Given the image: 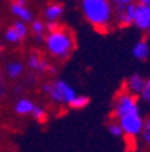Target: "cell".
<instances>
[{
    "instance_id": "cell-1",
    "label": "cell",
    "mask_w": 150,
    "mask_h": 152,
    "mask_svg": "<svg viewBox=\"0 0 150 152\" xmlns=\"http://www.w3.org/2000/svg\"><path fill=\"white\" fill-rule=\"evenodd\" d=\"M45 48L47 53L58 60L68 58L76 48L75 34L70 28L61 27L54 33H47L45 35Z\"/></svg>"
},
{
    "instance_id": "cell-2",
    "label": "cell",
    "mask_w": 150,
    "mask_h": 152,
    "mask_svg": "<svg viewBox=\"0 0 150 152\" xmlns=\"http://www.w3.org/2000/svg\"><path fill=\"white\" fill-rule=\"evenodd\" d=\"M81 10L85 19L99 30H106L112 20L114 11L109 0H81Z\"/></svg>"
},
{
    "instance_id": "cell-3",
    "label": "cell",
    "mask_w": 150,
    "mask_h": 152,
    "mask_svg": "<svg viewBox=\"0 0 150 152\" xmlns=\"http://www.w3.org/2000/svg\"><path fill=\"white\" fill-rule=\"evenodd\" d=\"M133 114H139L138 111V99L131 92L126 91L119 92L114 103V115L118 120Z\"/></svg>"
},
{
    "instance_id": "cell-4",
    "label": "cell",
    "mask_w": 150,
    "mask_h": 152,
    "mask_svg": "<svg viewBox=\"0 0 150 152\" xmlns=\"http://www.w3.org/2000/svg\"><path fill=\"white\" fill-rule=\"evenodd\" d=\"M76 91L73 90V87L65 80H54L50 82V91L47 94V96L50 98V101L54 102L57 104H68L75 99Z\"/></svg>"
},
{
    "instance_id": "cell-5",
    "label": "cell",
    "mask_w": 150,
    "mask_h": 152,
    "mask_svg": "<svg viewBox=\"0 0 150 152\" xmlns=\"http://www.w3.org/2000/svg\"><path fill=\"white\" fill-rule=\"evenodd\" d=\"M119 125L123 129V134L127 137H135L143 129V120L141 118L139 114H133V115H127L119 120Z\"/></svg>"
},
{
    "instance_id": "cell-6",
    "label": "cell",
    "mask_w": 150,
    "mask_h": 152,
    "mask_svg": "<svg viewBox=\"0 0 150 152\" xmlns=\"http://www.w3.org/2000/svg\"><path fill=\"white\" fill-rule=\"evenodd\" d=\"M135 10H137V4H134V3L128 4L126 7H122V6L116 7V18H118L119 23L122 26L134 25Z\"/></svg>"
},
{
    "instance_id": "cell-7",
    "label": "cell",
    "mask_w": 150,
    "mask_h": 152,
    "mask_svg": "<svg viewBox=\"0 0 150 152\" xmlns=\"http://www.w3.org/2000/svg\"><path fill=\"white\" fill-rule=\"evenodd\" d=\"M134 25L141 30H149L150 31V8L143 4H137L135 10Z\"/></svg>"
},
{
    "instance_id": "cell-8",
    "label": "cell",
    "mask_w": 150,
    "mask_h": 152,
    "mask_svg": "<svg viewBox=\"0 0 150 152\" xmlns=\"http://www.w3.org/2000/svg\"><path fill=\"white\" fill-rule=\"evenodd\" d=\"M9 11L14 16L18 18V20H22L25 23H31L34 20V12L28 8L27 6H20V4L15 3V1H11L9 4Z\"/></svg>"
},
{
    "instance_id": "cell-9",
    "label": "cell",
    "mask_w": 150,
    "mask_h": 152,
    "mask_svg": "<svg viewBox=\"0 0 150 152\" xmlns=\"http://www.w3.org/2000/svg\"><path fill=\"white\" fill-rule=\"evenodd\" d=\"M64 11H65V8L61 3H50L45 7L43 16L46 19V22H57L59 18H62Z\"/></svg>"
},
{
    "instance_id": "cell-10",
    "label": "cell",
    "mask_w": 150,
    "mask_h": 152,
    "mask_svg": "<svg viewBox=\"0 0 150 152\" xmlns=\"http://www.w3.org/2000/svg\"><path fill=\"white\" fill-rule=\"evenodd\" d=\"M143 87H145V80L139 75H137V73L131 75L127 79V82H126V90L128 92H131L133 95H135V96L141 94Z\"/></svg>"
},
{
    "instance_id": "cell-11",
    "label": "cell",
    "mask_w": 150,
    "mask_h": 152,
    "mask_svg": "<svg viewBox=\"0 0 150 152\" xmlns=\"http://www.w3.org/2000/svg\"><path fill=\"white\" fill-rule=\"evenodd\" d=\"M25 72V64L19 60H12L7 63L6 65V73L9 79H19Z\"/></svg>"
},
{
    "instance_id": "cell-12",
    "label": "cell",
    "mask_w": 150,
    "mask_h": 152,
    "mask_svg": "<svg viewBox=\"0 0 150 152\" xmlns=\"http://www.w3.org/2000/svg\"><path fill=\"white\" fill-rule=\"evenodd\" d=\"M35 107V103L33 101H30L28 98H20L16 101L15 103V113L18 115H28L31 114L33 110Z\"/></svg>"
},
{
    "instance_id": "cell-13",
    "label": "cell",
    "mask_w": 150,
    "mask_h": 152,
    "mask_svg": "<svg viewBox=\"0 0 150 152\" xmlns=\"http://www.w3.org/2000/svg\"><path fill=\"white\" fill-rule=\"evenodd\" d=\"M133 54L138 60H146L147 56H149V45H147V42L145 39L138 41L135 44L134 49H133Z\"/></svg>"
},
{
    "instance_id": "cell-14",
    "label": "cell",
    "mask_w": 150,
    "mask_h": 152,
    "mask_svg": "<svg viewBox=\"0 0 150 152\" xmlns=\"http://www.w3.org/2000/svg\"><path fill=\"white\" fill-rule=\"evenodd\" d=\"M45 57H42L38 52H31L27 57V66L31 71H35V72H39V66H41L42 61H43Z\"/></svg>"
},
{
    "instance_id": "cell-15",
    "label": "cell",
    "mask_w": 150,
    "mask_h": 152,
    "mask_svg": "<svg viewBox=\"0 0 150 152\" xmlns=\"http://www.w3.org/2000/svg\"><path fill=\"white\" fill-rule=\"evenodd\" d=\"M88 103H89V96H87V95H76L75 99L69 103V107L75 109V110H80V109H84Z\"/></svg>"
},
{
    "instance_id": "cell-16",
    "label": "cell",
    "mask_w": 150,
    "mask_h": 152,
    "mask_svg": "<svg viewBox=\"0 0 150 152\" xmlns=\"http://www.w3.org/2000/svg\"><path fill=\"white\" fill-rule=\"evenodd\" d=\"M4 38H6V41L9 42V44H20V42L23 41L22 38H20V35L18 34V31H16L12 26H9V27L6 30Z\"/></svg>"
},
{
    "instance_id": "cell-17",
    "label": "cell",
    "mask_w": 150,
    "mask_h": 152,
    "mask_svg": "<svg viewBox=\"0 0 150 152\" xmlns=\"http://www.w3.org/2000/svg\"><path fill=\"white\" fill-rule=\"evenodd\" d=\"M45 30H46V26L45 22L41 19H34L31 22V31L34 35H43Z\"/></svg>"
},
{
    "instance_id": "cell-18",
    "label": "cell",
    "mask_w": 150,
    "mask_h": 152,
    "mask_svg": "<svg viewBox=\"0 0 150 152\" xmlns=\"http://www.w3.org/2000/svg\"><path fill=\"white\" fill-rule=\"evenodd\" d=\"M31 115L35 121H38V122H45L46 118H47L46 110H45L42 106H38V104H35V107H34V110H33Z\"/></svg>"
},
{
    "instance_id": "cell-19",
    "label": "cell",
    "mask_w": 150,
    "mask_h": 152,
    "mask_svg": "<svg viewBox=\"0 0 150 152\" xmlns=\"http://www.w3.org/2000/svg\"><path fill=\"white\" fill-rule=\"evenodd\" d=\"M11 26H12L16 31H18V34L20 35V38H22V39H25V38L27 37L28 28H27V25H26L25 22H22V20H15V22H14Z\"/></svg>"
},
{
    "instance_id": "cell-20",
    "label": "cell",
    "mask_w": 150,
    "mask_h": 152,
    "mask_svg": "<svg viewBox=\"0 0 150 152\" xmlns=\"http://www.w3.org/2000/svg\"><path fill=\"white\" fill-rule=\"evenodd\" d=\"M107 129H108V132L111 133L114 137H122L123 136V129H122V126L119 125L118 121L109 122L108 125H107Z\"/></svg>"
},
{
    "instance_id": "cell-21",
    "label": "cell",
    "mask_w": 150,
    "mask_h": 152,
    "mask_svg": "<svg viewBox=\"0 0 150 152\" xmlns=\"http://www.w3.org/2000/svg\"><path fill=\"white\" fill-rule=\"evenodd\" d=\"M141 136L142 140L146 142L147 145H150V118H147L143 122V129L141 132Z\"/></svg>"
},
{
    "instance_id": "cell-22",
    "label": "cell",
    "mask_w": 150,
    "mask_h": 152,
    "mask_svg": "<svg viewBox=\"0 0 150 152\" xmlns=\"http://www.w3.org/2000/svg\"><path fill=\"white\" fill-rule=\"evenodd\" d=\"M141 96H142L143 101L150 102V79L145 82V87H143V90H142V92H141Z\"/></svg>"
},
{
    "instance_id": "cell-23",
    "label": "cell",
    "mask_w": 150,
    "mask_h": 152,
    "mask_svg": "<svg viewBox=\"0 0 150 152\" xmlns=\"http://www.w3.org/2000/svg\"><path fill=\"white\" fill-rule=\"evenodd\" d=\"M45 26H46V31L47 33H54L61 27L58 22H45Z\"/></svg>"
},
{
    "instance_id": "cell-24",
    "label": "cell",
    "mask_w": 150,
    "mask_h": 152,
    "mask_svg": "<svg viewBox=\"0 0 150 152\" xmlns=\"http://www.w3.org/2000/svg\"><path fill=\"white\" fill-rule=\"evenodd\" d=\"M7 92V86H6V82H4V79L0 76V99L3 98L4 95H6Z\"/></svg>"
},
{
    "instance_id": "cell-25",
    "label": "cell",
    "mask_w": 150,
    "mask_h": 152,
    "mask_svg": "<svg viewBox=\"0 0 150 152\" xmlns=\"http://www.w3.org/2000/svg\"><path fill=\"white\" fill-rule=\"evenodd\" d=\"M114 4H115L116 7L118 6H122V7H126L128 6V4H131L133 3V0H111Z\"/></svg>"
},
{
    "instance_id": "cell-26",
    "label": "cell",
    "mask_w": 150,
    "mask_h": 152,
    "mask_svg": "<svg viewBox=\"0 0 150 152\" xmlns=\"http://www.w3.org/2000/svg\"><path fill=\"white\" fill-rule=\"evenodd\" d=\"M34 41L37 44H45V35H34Z\"/></svg>"
},
{
    "instance_id": "cell-27",
    "label": "cell",
    "mask_w": 150,
    "mask_h": 152,
    "mask_svg": "<svg viewBox=\"0 0 150 152\" xmlns=\"http://www.w3.org/2000/svg\"><path fill=\"white\" fill-rule=\"evenodd\" d=\"M49 91H50V83H43L42 84V92H45V94H49Z\"/></svg>"
},
{
    "instance_id": "cell-28",
    "label": "cell",
    "mask_w": 150,
    "mask_h": 152,
    "mask_svg": "<svg viewBox=\"0 0 150 152\" xmlns=\"http://www.w3.org/2000/svg\"><path fill=\"white\" fill-rule=\"evenodd\" d=\"M14 1L20 4V6H27V0H14Z\"/></svg>"
},
{
    "instance_id": "cell-29",
    "label": "cell",
    "mask_w": 150,
    "mask_h": 152,
    "mask_svg": "<svg viewBox=\"0 0 150 152\" xmlns=\"http://www.w3.org/2000/svg\"><path fill=\"white\" fill-rule=\"evenodd\" d=\"M139 3L143 4V6H147L150 8V0H139Z\"/></svg>"
},
{
    "instance_id": "cell-30",
    "label": "cell",
    "mask_w": 150,
    "mask_h": 152,
    "mask_svg": "<svg viewBox=\"0 0 150 152\" xmlns=\"http://www.w3.org/2000/svg\"><path fill=\"white\" fill-rule=\"evenodd\" d=\"M56 72H57V68L53 65V64H51V66H50V69H49V73H53V75H54Z\"/></svg>"
},
{
    "instance_id": "cell-31",
    "label": "cell",
    "mask_w": 150,
    "mask_h": 152,
    "mask_svg": "<svg viewBox=\"0 0 150 152\" xmlns=\"http://www.w3.org/2000/svg\"><path fill=\"white\" fill-rule=\"evenodd\" d=\"M14 91H15V92H20V91H22V87H20V86H15V87H14Z\"/></svg>"
},
{
    "instance_id": "cell-32",
    "label": "cell",
    "mask_w": 150,
    "mask_h": 152,
    "mask_svg": "<svg viewBox=\"0 0 150 152\" xmlns=\"http://www.w3.org/2000/svg\"><path fill=\"white\" fill-rule=\"evenodd\" d=\"M1 50H3V49H1V46H0V57H1Z\"/></svg>"
}]
</instances>
